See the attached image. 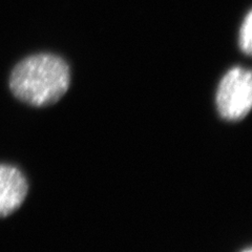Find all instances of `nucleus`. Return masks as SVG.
Wrapping results in <instances>:
<instances>
[{"instance_id": "nucleus-4", "label": "nucleus", "mask_w": 252, "mask_h": 252, "mask_svg": "<svg viewBox=\"0 0 252 252\" xmlns=\"http://www.w3.org/2000/svg\"><path fill=\"white\" fill-rule=\"evenodd\" d=\"M240 46L241 50L247 54L252 53V15L248 13L245 20H244L240 31Z\"/></svg>"}, {"instance_id": "nucleus-1", "label": "nucleus", "mask_w": 252, "mask_h": 252, "mask_svg": "<svg viewBox=\"0 0 252 252\" xmlns=\"http://www.w3.org/2000/svg\"><path fill=\"white\" fill-rule=\"evenodd\" d=\"M70 70L67 63L53 54H37L20 61L13 69L10 89L25 103L50 106L67 92Z\"/></svg>"}, {"instance_id": "nucleus-3", "label": "nucleus", "mask_w": 252, "mask_h": 252, "mask_svg": "<svg viewBox=\"0 0 252 252\" xmlns=\"http://www.w3.org/2000/svg\"><path fill=\"white\" fill-rule=\"evenodd\" d=\"M28 190V181L18 168L0 165V218L17 210L25 202Z\"/></svg>"}, {"instance_id": "nucleus-2", "label": "nucleus", "mask_w": 252, "mask_h": 252, "mask_svg": "<svg viewBox=\"0 0 252 252\" xmlns=\"http://www.w3.org/2000/svg\"><path fill=\"white\" fill-rule=\"evenodd\" d=\"M218 112L227 121H240L245 118L252 105L251 70L235 66L224 75L217 91Z\"/></svg>"}]
</instances>
